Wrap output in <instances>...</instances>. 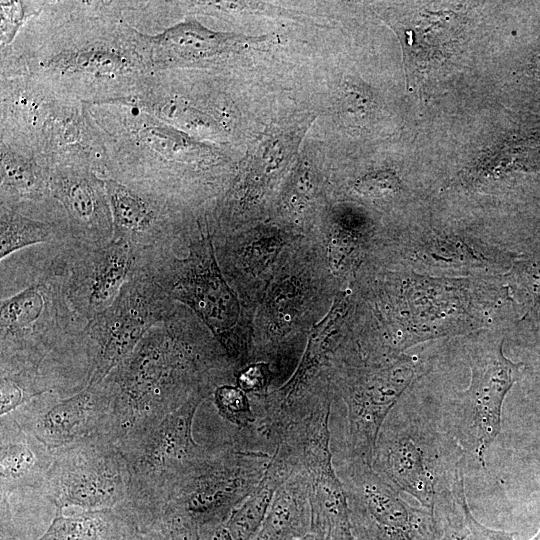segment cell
<instances>
[{"label": "cell", "instance_id": "38", "mask_svg": "<svg viewBox=\"0 0 540 540\" xmlns=\"http://www.w3.org/2000/svg\"><path fill=\"white\" fill-rule=\"evenodd\" d=\"M400 188V180L391 170H378L368 173L354 184V190L358 194L374 198L392 195L398 192Z\"/></svg>", "mask_w": 540, "mask_h": 540}, {"label": "cell", "instance_id": "6", "mask_svg": "<svg viewBox=\"0 0 540 540\" xmlns=\"http://www.w3.org/2000/svg\"><path fill=\"white\" fill-rule=\"evenodd\" d=\"M271 456L251 431L238 428L231 440L211 445L206 458L174 486L146 532L199 531L202 526L225 522L261 482Z\"/></svg>", "mask_w": 540, "mask_h": 540}, {"label": "cell", "instance_id": "17", "mask_svg": "<svg viewBox=\"0 0 540 540\" xmlns=\"http://www.w3.org/2000/svg\"><path fill=\"white\" fill-rule=\"evenodd\" d=\"M113 218V237L128 243L136 254L173 251L188 236L177 199L104 178Z\"/></svg>", "mask_w": 540, "mask_h": 540}, {"label": "cell", "instance_id": "25", "mask_svg": "<svg viewBox=\"0 0 540 540\" xmlns=\"http://www.w3.org/2000/svg\"><path fill=\"white\" fill-rule=\"evenodd\" d=\"M409 252L414 263L442 270H510L521 255L454 234H428Z\"/></svg>", "mask_w": 540, "mask_h": 540}, {"label": "cell", "instance_id": "30", "mask_svg": "<svg viewBox=\"0 0 540 540\" xmlns=\"http://www.w3.org/2000/svg\"><path fill=\"white\" fill-rule=\"evenodd\" d=\"M71 239L68 225L24 215L0 206V258L41 244H60Z\"/></svg>", "mask_w": 540, "mask_h": 540}, {"label": "cell", "instance_id": "42", "mask_svg": "<svg viewBox=\"0 0 540 540\" xmlns=\"http://www.w3.org/2000/svg\"><path fill=\"white\" fill-rule=\"evenodd\" d=\"M158 540H199V531L170 532L161 535Z\"/></svg>", "mask_w": 540, "mask_h": 540}, {"label": "cell", "instance_id": "3", "mask_svg": "<svg viewBox=\"0 0 540 540\" xmlns=\"http://www.w3.org/2000/svg\"><path fill=\"white\" fill-rule=\"evenodd\" d=\"M115 392L113 436L160 421L229 380L227 357L187 310L176 305L107 376Z\"/></svg>", "mask_w": 540, "mask_h": 540}, {"label": "cell", "instance_id": "31", "mask_svg": "<svg viewBox=\"0 0 540 540\" xmlns=\"http://www.w3.org/2000/svg\"><path fill=\"white\" fill-rule=\"evenodd\" d=\"M53 392L48 381L30 371L1 373V416L10 414L44 393Z\"/></svg>", "mask_w": 540, "mask_h": 540}, {"label": "cell", "instance_id": "15", "mask_svg": "<svg viewBox=\"0 0 540 540\" xmlns=\"http://www.w3.org/2000/svg\"><path fill=\"white\" fill-rule=\"evenodd\" d=\"M189 255L177 258L173 251L139 253L143 269L174 300L191 306L212 329L221 330L233 316V301L217 266L209 235L188 245Z\"/></svg>", "mask_w": 540, "mask_h": 540}, {"label": "cell", "instance_id": "13", "mask_svg": "<svg viewBox=\"0 0 540 540\" xmlns=\"http://www.w3.org/2000/svg\"><path fill=\"white\" fill-rule=\"evenodd\" d=\"M51 263L72 308L88 322L114 302L137 267V255L122 240L69 239L54 245Z\"/></svg>", "mask_w": 540, "mask_h": 540}, {"label": "cell", "instance_id": "12", "mask_svg": "<svg viewBox=\"0 0 540 540\" xmlns=\"http://www.w3.org/2000/svg\"><path fill=\"white\" fill-rule=\"evenodd\" d=\"M355 540H439L436 514L406 503L372 466L342 460L337 469Z\"/></svg>", "mask_w": 540, "mask_h": 540}, {"label": "cell", "instance_id": "36", "mask_svg": "<svg viewBox=\"0 0 540 540\" xmlns=\"http://www.w3.org/2000/svg\"><path fill=\"white\" fill-rule=\"evenodd\" d=\"M42 9V1H1V48L10 46L22 26Z\"/></svg>", "mask_w": 540, "mask_h": 540}, {"label": "cell", "instance_id": "26", "mask_svg": "<svg viewBox=\"0 0 540 540\" xmlns=\"http://www.w3.org/2000/svg\"><path fill=\"white\" fill-rule=\"evenodd\" d=\"M310 123L304 119L264 135L248 156L231 196L240 195L243 201L245 196L262 194L291 161Z\"/></svg>", "mask_w": 540, "mask_h": 540}, {"label": "cell", "instance_id": "32", "mask_svg": "<svg viewBox=\"0 0 540 540\" xmlns=\"http://www.w3.org/2000/svg\"><path fill=\"white\" fill-rule=\"evenodd\" d=\"M510 283L523 307V317L540 302V244L520 257L510 269Z\"/></svg>", "mask_w": 540, "mask_h": 540}, {"label": "cell", "instance_id": "34", "mask_svg": "<svg viewBox=\"0 0 540 540\" xmlns=\"http://www.w3.org/2000/svg\"><path fill=\"white\" fill-rule=\"evenodd\" d=\"M214 402L219 413L239 429L256 427L257 416L244 391L230 384H222L214 390Z\"/></svg>", "mask_w": 540, "mask_h": 540}, {"label": "cell", "instance_id": "14", "mask_svg": "<svg viewBox=\"0 0 540 540\" xmlns=\"http://www.w3.org/2000/svg\"><path fill=\"white\" fill-rule=\"evenodd\" d=\"M330 416L331 404L321 405L293 425L285 440L308 474L311 534L317 540H355L346 492L333 467Z\"/></svg>", "mask_w": 540, "mask_h": 540}, {"label": "cell", "instance_id": "29", "mask_svg": "<svg viewBox=\"0 0 540 540\" xmlns=\"http://www.w3.org/2000/svg\"><path fill=\"white\" fill-rule=\"evenodd\" d=\"M135 528L131 518L118 509L84 511L74 516L57 512L49 528L36 540H125Z\"/></svg>", "mask_w": 540, "mask_h": 540}, {"label": "cell", "instance_id": "44", "mask_svg": "<svg viewBox=\"0 0 540 540\" xmlns=\"http://www.w3.org/2000/svg\"><path fill=\"white\" fill-rule=\"evenodd\" d=\"M288 540H317L316 537L313 535V534H308L304 537H300V538H293V539H288Z\"/></svg>", "mask_w": 540, "mask_h": 540}, {"label": "cell", "instance_id": "11", "mask_svg": "<svg viewBox=\"0 0 540 540\" xmlns=\"http://www.w3.org/2000/svg\"><path fill=\"white\" fill-rule=\"evenodd\" d=\"M176 304L141 268L125 282L114 302L88 321L90 382L104 380Z\"/></svg>", "mask_w": 540, "mask_h": 540}, {"label": "cell", "instance_id": "33", "mask_svg": "<svg viewBox=\"0 0 540 540\" xmlns=\"http://www.w3.org/2000/svg\"><path fill=\"white\" fill-rule=\"evenodd\" d=\"M526 327L523 331L521 350L524 364L521 379L527 391L540 400V302L524 317Z\"/></svg>", "mask_w": 540, "mask_h": 540}, {"label": "cell", "instance_id": "27", "mask_svg": "<svg viewBox=\"0 0 540 540\" xmlns=\"http://www.w3.org/2000/svg\"><path fill=\"white\" fill-rule=\"evenodd\" d=\"M310 533L309 479L301 467L276 489L262 525L252 540H288Z\"/></svg>", "mask_w": 540, "mask_h": 540}, {"label": "cell", "instance_id": "35", "mask_svg": "<svg viewBox=\"0 0 540 540\" xmlns=\"http://www.w3.org/2000/svg\"><path fill=\"white\" fill-rule=\"evenodd\" d=\"M452 501L461 515L463 527L469 531V536H472L473 540H517L515 539L516 533L490 529L473 516L465 495L464 478L455 484L452 491ZM529 540H540V529Z\"/></svg>", "mask_w": 540, "mask_h": 540}, {"label": "cell", "instance_id": "4", "mask_svg": "<svg viewBox=\"0 0 540 540\" xmlns=\"http://www.w3.org/2000/svg\"><path fill=\"white\" fill-rule=\"evenodd\" d=\"M106 153V177L178 200L189 176L223 159L209 142L159 120L126 98L84 104Z\"/></svg>", "mask_w": 540, "mask_h": 540}, {"label": "cell", "instance_id": "28", "mask_svg": "<svg viewBox=\"0 0 540 540\" xmlns=\"http://www.w3.org/2000/svg\"><path fill=\"white\" fill-rule=\"evenodd\" d=\"M290 458L274 451L266 473L252 493L224 522L233 540H252L259 531L276 489L296 470Z\"/></svg>", "mask_w": 540, "mask_h": 540}, {"label": "cell", "instance_id": "43", "mask_svg": "<svg viewBox=\"0 0 540 540\" xmlns=\"http://www.w3.org/2000/svg\"><path fill=\"white\" fill-rule=\"evenodd\" d=\"M125 540H157L155 536L151 533L143 532L138 528H135L130 534L126 537Z\"/></svg>", "mask_w": 540, "mask_h": 540}, {"label": "cell", "instance_id": "40", "mask_svg": "<svg viewBox=\"0 0 540 540\" xmlns=\"http://www.w3.org/2000/svg\"><path fill=\"white\" fill-rule=\"evenodd\" d=\"M271 379V372L267 364L255 363L242 369L237 382L239 388L244 392L254 393L255 396L266 395L267 388Z\"/></svg>", "mask_w": 540, "mask_h": 540}, {"label": "cell", "instance_id": "24", "mask_svg": "<svg viewBox=\"0 0 540 540\" xmlns=\"http://www.w3.org/2000/svg\"><path fill=\"white\" fill-rule=\"evenodd\" d=\"M1 502L12 495L43 494L53 450L24 431L9 415L1 416Z\"/></svg>", "mask_w": 540, "mask_h": 540}, {"label": "cell", "instance_id": "23", "mask_svg": "<svg viewBox=\"0 0 540 540\" xmlns=\"http://www.w3.org/2000/svg\"><path fill=\"white\" fill-rule=\"evenodd\" d=\"M0 206L57 222L50 192V168L31 153L0 142Z\"/></svg>", "mask_w": 540, "mask_h": 540}, {"label": "cell", "instance_id": "21", "mask_svg": "<svg viewBox=\"0 0 540 540\" xmlns=\"http://www.w3.org/2000/svg\"><path fill=\"white\" fill-rule=\"evenodd\" d=\"M0 83V142L39 158L65 99L28 76L1 77Z\"/></svg>", "mask_w": 540, "mask_h": 540}, {"label": "cell", "instance_id": "18", "mask_svg": "<svg viewBox=\"0 0 540 540\" xmlns=\"http://www.w3.org/2000/svg\"><path fill=\"white\" fill-rule=\"evenodd\" d=\"M407 278L409 318L401 334L397 353L429 339L468 331L470 320L469 284L465 280L425 278L413 274Z\"/></svg>", "mask_w": 540, "mask_h": 540}, {"label": "cell", "instance_id": "2", "mask_svg": "<svg viewBox=\"0 0 540 540\" xmlns=\"http://www.w3.org/2000/svg\"><path fill=\"white\" fill-rule=\"evenodd\" d=\"M56 244H41L1 260L0 373L42 375L53 392L81 389L76 367L90 382L87 321L72 308L52 267Z\"/></svg>", "mask_w": 540, "mask_h": 540}, {"label": "cell", "instance_id": "41", "mask_svg": "<svg viewBox=\"0 0 540 540\" xmlns=\"http://www.w3.org/2000/svg\"><path fill=\"white\" fill-rule=\"evenodd\" d=\"M469 531L456 521L444 523L442 536L439 540H465Z\"/></svg>", "mask_w": 540, "mask_h": 540}, {"label": "cell", "instance_id": "7", "mask_svg": "<svg viewBox=\"0 0 540 540\" xmlns=\"http://www.w3.org/2000/svg\"><path fill=\"white\" fill-rule=\"evenodd\" d=\"M205 399L196 396L160 421L118 441L130 473L129 498L121 510L146 532L165 506L174 486L201 463L211 446L192 436L195 412Z\"/></svg>", "mask_w": 540, "mask_h": 540}, {"label": "cell", "instance_id": "8", "mask_svg": "<svg viewBox=\"0 0 540 540\" xmlns=\"http://www.w3.org/2000/svg\"><path fill=\"white\" fill-rule=\"evenodd\" d=\"M420 375L415 358L357 360L338 370L336 387L345 406L342 460L372 466L381 427L407 388Z\"/></svg>", "mask_w": 540, "mask_h": 540}, {"label": "cell", "instance_id": "1", "mask_svg": "<svg viewBox=\"0 0 540 540\" xmlns=\"http://www.w3.org/2000/svg\"><path fill=\"white\" fill-rule=\"evenodd\" d=\"M131 1H42L1 48V77L23 75L83 104L134 95L155 72L147 34L122 12Z\"/></svg>", "mask_w": 540, "mask_h": 540}, {"label": "cell", "instance_id": "20", "mask_svg": "<svg viewBox=\"0 0 540 540\" xmlns=\"http://www.w3.org/2000/svg\"><path fill=\"white\" fill-rule=\"evenodd\" d=\"M50 192L68 223L71 239L106 243L113 237V218L105 180L90 168H50Z\"/></svg>", "mask_w": 540, "mask_h": 540}, {"label": "cell", "instance_id": "22", "mask_svg": "<svg viewBox=\"0 0 540 540\" xmlns=\"http://www.w3.org/2000/svg\"><path fill=\"white\" fill-rule=\"evenodd\" d=\"M39 159L49 168L86 167L106 177L104 144L83 103L63 101L43 141Z\"/></svg>", "mask_w": 540, "mask_h": 540}, {"label": "cell", "instance_id": "9", "mask_svg": "<svg viewBox=\"0 0 540 540\" xmlns=\"http://www.w3.org/2000/svg\"><path fill=\"white\" fill-rule=\"evenodd\" d=\"M504 338L489 337L469 346V386L458 392L445 415L447 430L466 453L486 466V453L501 431L502 406L521 379L524 364L507 358Z\"/></svg>", "mask_w": 540, "mask_h": 540}, {"label": "cell", "instance_id": "19", "mask_svg": "<svg viewBox=\"0 0 540 540\" xmlns=\"http://www.w3.org/2000/svg\"><path fill=\"white\" fill-rule=\"evenodd\" d=\"M147 37L154 71L212 67L272 41L270 35L214 31L191 17Z\"/></svg>", "mask_w": 540, "mask_h": 540}, {"label": "cell", "instance_id": "5", "mask_svg": "<svg viewBox=\"0 0 540 540\" xmlns=\"http://www.w3.org/2000/svg\"><path fill=\"white\" fill-rule=\"evenodd\" d=\"M465 452L444 423L427 413L396 406L385 419L372 468L399 492L445 519L453 514L452 490L464 475Z\"/></svg>", "mask_w": 540, "mask_h": 540}, {"label": "cell", "instance_id": "10", "mask_svg": "<svg viewBox=\"0 0 540 540\" xmlns=\"http://www.w3.org/2000/svg\"><path fill=\"white\" fill-rule=\"evenodd\" d=\"M129 490L130 473L118 441L100 434L53 450L43 495L57 512L70 506L122 510Z\"/></svg>", "mask_w": 540, "mask_h": 540}, {"label": "cell", "instance_id": "37", "mask_svg": "<svg viewBox=\"0 0 540 540\" xmlns=\"http://www.w3.org/2000/svg\"><path fill=\"white\" fill-rule=\"evenodd\" d=\"M341 113L350 121L365 120L374 110V101L371 94L356 83H345L339 100Z\"/></svg>", "mask_w": 540, "mask_h": 540}, {"label": "cell", "instance_id": "16", "mask_svg": "<svg viewBox=\"0 0 540 540\" xmlns=\"http://www.w3.org/2000/svg\"><path fill=\"white\" fill-rule=\"evenodd\" d=\"M114 412L115 392L106 377L66 397L44 393L7 415L50 450H56L95 435L113 436Z\"/></svg>", "mask_w": 540, "mask_h": 540}, {"label": "cell", "instance_id": "39", "mask_svg": "<svg viewBox=\"0 0 540 540\" xmlns=\"http://www.w3.org/2000/svg\"><path fill=\"white\" fill-rule=\"evenodd\" d=\"M312 171L309 163H300L292 175L290 186L284 196L285 207L293 210L302 207L312 191Z\"/></svg>", "mask_w": 540, "mask_h": 540}]
</instances>
